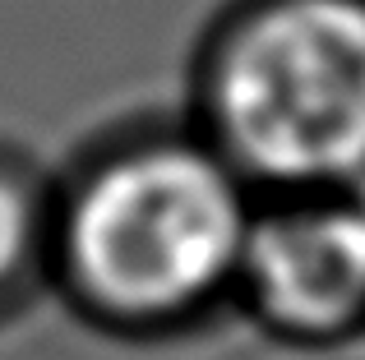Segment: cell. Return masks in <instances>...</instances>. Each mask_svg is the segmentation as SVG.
<instances>
[{"label":"cell","mask_w":365,"mask_h":360,"mask_svg":"<svg viewBox=\"0 0 365 360\" xmlns=\"http://www.w3.org/2000/svg\"><path fill=\"white\" fill-rule=\"evenodd\" d=\"M255 203L190 120L125 125L56 176L46 291L107 337H185L232 309Z\"/></svg>","instance_id":"6da1fadb"},{"label":"cell","mask_w":365,"mask_h":360,"mask_svg":"<svg viewBox=\"0 0 365 360\" xmlns=\"http://www.w3.org/2000/svg\"><path fill=\"white\" fill-rule=\"evenodd\" d=\"M190 125L264 194L365 171V0H232L190 60Z\"/></svg>","instance_id":"7a4b0ae2"},{"label":"cell","mask_w":365,"mask_h":360,"mask_svg":"<svg viewBox=\"0 0 365 360\" xmlns=\"http://www.w3.org/2000/svg\"><path fill=\"white\" fill-rule=\"evenodd\" d=\"M342 194H347V203H351V213H356V222H361V231H365V171L356 180H347V185H338Z\"/></svg>","instance_id":"5b68a950"},{"label":"cell","mask_w":365,"mask_h":360,"mask_svg":"<svg viewBox=\"0 0 365 360\" xmlns=\"http://www.w3.org/2000/svg\"><path fill=\"white\" fill-rule=\"evenodd\" d=\"M232 309L264 337L338 351L365 337V231L342 189L264 194L255 203Z\"/></svg>","instance_id":"3957f363"},{"label":"cell","mask_w":365,"mask_h":360,"mask_svg":"<svg viewBox=\"0 0 365 360\" xmlns=\"http://www.w3.org/2000/svg\"><path fill=\"white\" fill-rule=\"evenodd\" d=\"M51 213L56 176L0 144V324L51 287Z\"/></svg>","instance_id":"277c9868"}]
</instances>
